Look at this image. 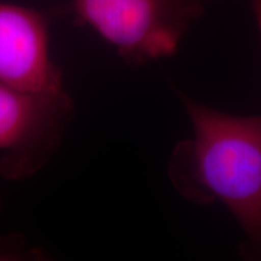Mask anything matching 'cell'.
<instances>
[{"label": "cell", "mask_w": 261, "mask_h": 261, "mask_svg": "<svg viewBox=\"0 0 261 261\" xmlns=\"http://www.w3.org/2000/svg\"><path fill=\"white\" fill-rule=\"evenodd\" d=\"M180 98L194 137L173 151L172 184L195 203L223 202L261 257V117L232 116Z\"/></svg>", "instance_id": "1"}, {"label": "cell", "mask_w": 261, "mask_h": 261, "mask_svg": "<svg viewBox=\"0 0 261 261\" xmlns=\"http://www.w3.org/2000/svg\"><path fill=\"white\" fill-rule=\"evenodd\" d=\"M208 0H62L77 24L103 38L127 63L171 56Z\"/></svg>", "instance_id": "2"}, {"label": "cell", "mask_w": 261, "mask_h": 261, "mask_svg": "<svg viewBox=\"0 0 261 261\" xmlns=\"http://www.w3.org/2000/svg\"><path fill=\"white\" fill-rule=\"evenodd\" d=\"M75 115L67 91L33 92L0 83V175L23 180L60 148Z\"/></svg>", "instance_id": "3"}, {"label": "cell", "mask_w": 261, "mask_h": 261, "mask_svg": "<svg viewBox=\"0 0 261 261\" xmlns=\"http://www.w3.org/2000/svg\"><path fill=\"white\" fill-rule=\"evenodd\" d=\"M0 83L33 92L64 90L44 12L0 2Z\"/></svg>", "instance_id": "4"}, {"label": "cell", "mask_w": 261, "mask_h": 261, "mask_svg": "<svg viewBox=\"0 0 261 261\" xmlns=\"http://www.w3.org/2000/svg\"><path fill=\"white\" fill-rule=\"evenodd\" d=\"M252 9L255 17L257 31H259L260 39H261V0H252Z\"/></svg>", "instance_id": "5"}]
</instances>
